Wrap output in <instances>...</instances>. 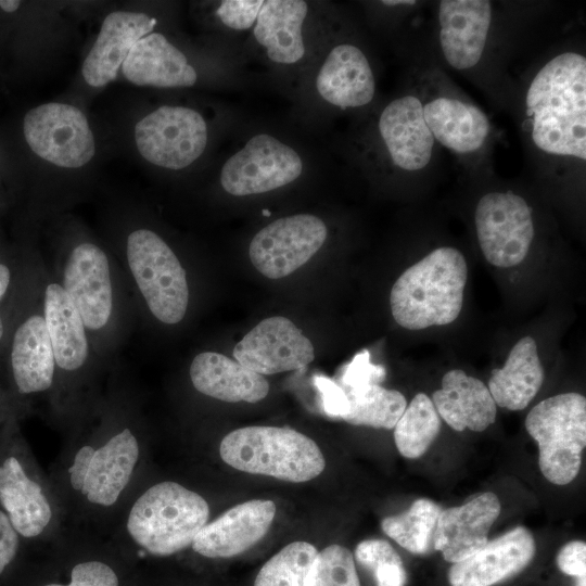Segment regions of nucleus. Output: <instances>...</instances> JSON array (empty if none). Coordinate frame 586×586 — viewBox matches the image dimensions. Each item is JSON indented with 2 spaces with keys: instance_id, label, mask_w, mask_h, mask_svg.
Returning a JSON list of instances; mask_svg holds the SVG:
<instances>
[{
  "instance_id": "1",
  "label": "nucleus",
  "mask_w": 586,
  "mask_h": 586,
  "mask_svg": "<svg viewBox=\"0 0 586 586\" xmlns=\"http://www.w3.org/2000/svg\"><path fill=\"white\" fill-rule=\"evenodd\" d=\"M531 139L542 152L586 160V58L563 52L534 76L525 95Z\"/></svg>"
},
{
  "instance_id": "2",
  "label": "nucleus",
  "mask_w": 586,
  "mask_h": 586,
  "mask_svg": "<svg viewBox=\"0 0 586 586\" xmlns=\"http://www.w3.org/2000/svg\"><path fill=\"white\" fill-rule=\"evenodd\" d=\"M468 266L455 247H438L395 281L390 294L395 321L408 330L451 323L459 316Z\"/></svg>"
},
{
  "instance_id": "3",
  "label": "nucleus",
  "mask_w": 586,
  "mask_h": 586,
  "mask_svg": "<svg viewBox=\"0 0 586 586\" xmlns=\"http://www.w3.org/2000/svg\"><path fill=\"white\" fill-rule=\"evenodd\" d=\"M219 454L222 461L235 470L293 483L310 481L326 468L316 442L285 426L237 429L222 438Z\"/></svg>"
},
{
  "instance_id": "4",
  "label": "nucleus",
  "mask_w": 586,
  "mask_h": 586,
  "mask_svg": "<svg viewBox=\"0 0 586 586\" xmlns=\"http://www.w3.org/2000/svg\"><path fill=\"white\" fill-rule=\"evenodd\" d=\"M209 518L207 501L176 482L149 487L132 505L127 531L154 556H170L190 547Z\"/></svg>"
},
{
  "instance_id": "5",
  "label": "nucleus",
  "mask_w": 586,
  "mask_h": 586,
  "mask_svg": "<svg viewBox=\"0 0 586 586\" xmlns=\"http://www.w3.org/2000/svg\"><path fill=\"white\" fill-rule=\"evenodd\" d=\"M539 449L538 464L552 484L565 485L577 475L586 446V399L564 393L538 403L525 419Z\"/></svg>"
},
{
  "instance_id": "6",
  "label": "nucleus",
  "mask_w": 586,
  "mask_h": 586,
  "mask_svg": "<svg viewBox=\"0 0 586 586\" xmlns=\"http://www.w3.org/2000/svg\"><path fill=\"white\" fill-rule=\"evenodd\" d=\"M127 259L151 313L167 324L181 321L189 302L188 282L166 242L151 230H136L127 240Z\"/></svg>"
},
{
  "instance_id": "7",
  "label": "nucleus",
  "mask_w": 586,
  "mask_h": 586,
  "mask_svg": "<svg viewBox=\"0 0 586 586\" xmlns=\"http://www.w3.org/2000/svg\"><path fill=\"white\" fill-rule=\"evenodd\" d=\"M135 140L146 161L177 170L191 165L204 152L207 126L195 110L164 105L137 123Z\"/></svg>"
},
{
  "instance_id": "8",
  "label": "nucleus",
  "mask_w": 586,
  "mask_h": 586,
  "mask_svg": "<svg viewBox=\"0 0 586 586\" xmlns=\"http://www.w3.org/2000/svg\"><path fill=\"white\" fill-rule=\"evenodd\" d=\"M476 235L486 260L496 267H513L526 257L533 238L532 208L512 191L483 195L474 214Z\"/></svg>"
},
{
  "instance_id": "9",
  "label": "nucleus",
  "mask_w": 586,
  "mask_h": 586,
  "mask_svg": "<svg viewBox=\"0 0 586 586\" xmlns=\"http://www.w3.org/2000/svg\"><path fill=\"white\" fill-rule=\"evenodd\" d=\"M23 130L33 152L59 167H81L95 153L88 119L74 105L51 102L36 106L25 115Z\"/></svg>"
},
{
  "instance_id": "10",
  "label": "nucleus",
  "mask_w": 586,
  "mask_h": 586,
  "mask_svg": "<svg viewBox=\"0 0 586 586\" xmlns=\"http://www.w3.org/2000/svg\"><path fill=\"white\" fill-rule=\"evenodd\" d=\"M302 173L303 161L294 149L268 133H259L226 161L220 183L231 195H254L284 187Z\"/></svg>"
},
{
  "instance_id": "11",
  "label": "nucleus",
  "mask_w": 586,
  "mask_h": 586,
  "mask_svg": "<svg viewBox=\"0 0 586 586\" xmlns=\"http://www.w3.org/2000/svg\"><path fill=\"white\" fill-rule=\"evenodd\" d=\"M327 235L326 224L315 215L282 217L254 235L249 247L250 259L269 279L286 277L320 250Z\"/></svg>"
},
{
  "instance_id": "12",
  "label": "nucleus",
  "mask_w": 586,
  "mask_h": 586,
  "mask_svg": "<svg viewBox=\"0 0 586 586\" xmlns=\"http://www.w3.org/2000/svg\"><path fill=\"white\" fill-rule=\"evenodd\" d=\"M233 357L262 375L298 370L315 358L311 342L288 318L262 320L234 346Z\"/></svg>"
},
{
  "instance_id": "13",
  "label": "nucleus",
  "mask_w": 586,
  "mask_h": 586,
  "mask_svg": "<svg viewBox=\"0 0 586 586\" xmlns=\"http://www.w3.org/2000/svg\"><path fill=\"white\" fill-rule=\"evenodd\" d=\"M276 512L275 502L267 499L238 504L206 523L191 547L196 553L213 559L243 553L267 534Z\"/></svg>"
},
{
  "instance_id": "14",
  "label": "nucleus",
  "mask_w": 586,
  "mask_h": 586,
  "mask_svg": "<svg viewBox=\"0 0 586 586\" xmlns=\"http://www.w3.org/2000/svg\"><path fill=\"white\" fill-rule=\"evenodd\" d=\"M493 18L486 0H443L438 4L440 44L455 69L475 66L485 50Z\"/></svg>"
},
{
  "instance_id": "15",
  "label": "nucleus",
  "mask_w": 586,
  "mask_h": 586,
  "mask_svg": "<svg viewBox=\"0 0 586 586\" xmlns=\"http://www.w3.org/2000/svg\"><path fill=\"white\" fill-rule=\"evenodd\" d=\"M63 289L79 311L85 327H104L112 313L113 296L107 257L92 243H81L69 254Z\"/></svg>"
},
{
  "instance_id": "16",
  "label": "nucleus",
  "mask_w": 586,
  "mask_h": 586,
  "mask_svg": "<svg viewBox=\"0 0 586 586\" xmlns=\"http://www.w3.org/2000/svg\"><path fill=\"white\" fill-rule=\"evenodd\" d=\"M536 544L532 533L518 526L499 536L448 572L450 586H493L523 571L533 560Z\"/></svg>"
},
{
  "instance_id": "17",
  "label": "nucleus",
  "mask_w": 586,
  "mask_h": 586,
  "mask_svg": "<svg viewBox=\"0 0 586 586\" xmlns=\"http://www.w3.org/2000/svg\"><path fill=\"white\" fill-rule=\"evenodd\" d=\"M379 131L392 163L417 171L430 163L435 140L423 116V102L413 94L391 101L379 117Z\"/></svg>"
},
{
  "instance_id": "18",
  "label": "nucleus",
  "mask_w": 586,
  "mask_h": 586,
  "mask_svg": "<svg viewBox=\"0 0 586 586\" xmlns=\"http://www.w3.org/2000/svg\"><path fill=\"white\" fill-rule=\"evenodd\" d=\"M498 497L482 493L462 506L442 510L434 532L433 548L450 563L471 557L487 543L488 531L500 514Z\"/></svg>"
},
{
  "instance_id": "19",
  "label": "nucleus",
  "mask_w": 586,
  "mask_h": 586,
  "mask_svg": "<svg viewBox=\"0 0 586 586\" xmlns=\"http://www.w3.org/2000/svg\"><path fill=\"white\" fill-rule=\"evenodd\" d=\"M155 18L144 13L116 11L103 21L94 44L82 64V76L92 87L114 80L130 49L150 34Z\"/></svg>"
},
{
  "instance_id": "20",
  "label": "nucleus",
  "mask_w": 586,
  "mask_h": 586,
  "mask_svg": "<svg viewBox=\"0 0 586 586\" xmlns=\"http://www.w3.org/2000/svg\"><path fill=\"white\" fill-rule=\"evenodd\" d=\"M316 88L324 101L341 109L369 104L375 80L366 54L351 43L332 48L317 74Z\"/></svg>"
},
{
  "instance_id": "21",
  "label": "nucleus",
  "mask_w": 586,
  "mask_h": 586,
  "mask_svg": "<svg viewBox=\"0 0 586 586\" xmlns=\"http://www.w3.org/2000/svg\"><path fill=\"white\" fill-rule=\"evenodd\" d=\"M423 116L434 140L458 154L480 151L491 130L488 117L480 107L449 94L424 102Z\"/></svg>"
},
{
  "instance_id": "22",
  "label": "nucleus",
  "mask_w": 586,
  "mask_h": 586,
  "mask_svg": "<svg viewBox=\"0 0 586 586\" xmlns=\"http://www.w3.org/2000/svg\"><path fill=\"white\" fill-rule=\"evenodd\" d=\"M122 71L138 86L191 87L198 80L186 55L160 33H150L139 39L125 59Z\"/></svg>"
},
{
  "instance_id": "23",
  "label": "nucleus",
  "mask_w": 586,
  "mask_h": 586,
  "mask_svg": "<svg viewBox=\"0 0 586 586\" xmlns=\"http://www.w3.org/2000/svg\"><path fill=\"white\" fill-rule=\"evenodd\" d=\"M138 458V441L124 429L93 450L80 493L93 505H114L128 485Z\"/></svg>"
},
{
  "instance_id": "24",
  "label": "nucleus",
  "mask_w": 586,
  "mask_h": 586,
  "mask_svg": "<svg viewBox=\"0 0 586 586\" xmlns=\"http://www.w3.org/2000/svg\"><path fill=\"white\" fill-rule=\"evenodd\" d=\"M190 378L196 391L227 403H257L269 392V383L264 375L215 352L200 353L194 357Z\"/></svg>"
},
{
  "instance_id": "25",
  "label": "nucleus",
  "mask_w": 586,
  "mask_h": 586,
  "mask_svg": "<svg viewBox=\"0 0 586 586\" xmlns=\"http://www.w3.org/2000/svg\"><path fill=\"white\" fill-rule=\"evenodd\" d=\"M432 402L438 416L456 431L469 428L482 432L496 419V404L488 387L460 369L443 377L442 388L433 393Z\"/></svg>"
},
{
  "instance_id": "26",
  "label": "nucleus",
  "mask_w": 586,
  "mask_h": 586,
  "mask_svg": "<svg viewBox=\"0 0 586 586\" xmlns=\"http://www.w3.org/2000/svg\"><path fill=\"white\" fill-rule=\"evenodd\" d=\"M307 13L308 4L302 0L263 2L253 34L270 61L295 64L303 59L305 46L302 27Z\"/></svg>"
},
{
  "instance_id": "27",
  "label": "nucleus",
  "mask_w": 586,
  "mask_h": 586,
  "mask_svg": "<svg viewBox=\"0 0 586 586\" xmlns=\"http://www.w3.org/2000/svg\"><path fill=\"white\" fill-rule=\"evenodd\" d=\"M0 502L14 530L24 537L40 535L52 518L41 486L27 476L15 457L0 466Z\"/></svg>"
},
{
  "instance_id": "28",
  "label": "nucleus",
  "mask_w": 586,
  "mask_h": 586,
  "mask_svg": "<svg viewBox=\"0 0 586 586\" xmlns=\"http://www.w3.org/2000/svg\"><path fill=\"white\" fill-rule=\"evenodd\" d=\"M544 378L536 342L524 336L512 347L504 367L493 370L487 387L496 405L522 410L536 396Z\"/></svg>"
},
{
  "instance_id": "29",
  "label": "nucleus",
  "mask_w": 586,
  "mask_h": 586,
  "mask_svg": "<svg viewBox=\"0 0 586 586\" xmlns=\"http://www.w3.org/2000/svg\"><path fill=\"white\" fill-rule=\"evenodd\" d=\"M11 362L21 393L42 392L51 386L55 359L43 317L34 315L17 328Z\"/></svg>"
},
{
  "instance_id": "30",
  "label": "nucleus",
  "mask_w": 586,
  "mask_h": 586,
  "mask_svg": "<svg viewBox=\"0 0 586 586\" xmlns=\"http://www.w3.org/2000/svg\"><path fill=\"white\" fill-rule=\"evenodd\" d=\"M43 318L56 365L64 370L80 368L88 356L85 324L60 284L52 283L46 289Z\"/></svg>"
},
{
  "instance_id": "31",
  "label": "nucleus",
  "mask_w": 586,
  "mask_h": 586,
  "mask_svg": "<svg viewBox=\"0 0 586 586\" xmlns=\"http://www.w3.org/2000/svg\"><path fill=\"white\" fill-rule=\"evenodd\" d=\"M348 411L342 418L354 425L393 429L407 407L405 396L396 390L368 384L345 390Z\"/></svg>"
},
{
  "instance_id": "32",
  "label": "nucleus",
  "mask_w": 586,
  "mask_h": 586,
  "mask_svg": "<svg viewBox=\"0 0 586 586\" xmlns=\"http://www.w3.org/2000/svg\"><path fill=\"white\" fill-rule=\"evenodd\" d=\"M441 508L421 498L405 512L384 518L382 531L400 547L413 555H428L433 548L434 532Z\"/></svg>"
},
{
  "instance_id": "33",
  "label": "nucleus",
  "mask_w": 586,
  "mask_h": 586,
  "mask_svg": "<svg viewBox=\"0 0 586 586\" xmlns=\"http://www.w3.org/2000/svg\"><path fill=\"white\" fill-rule=\"evenodd\" d=\"M394 429V441L399 454L416 459L428 450L438 435L441 417L432 399L419 393L406 407Z\"/></svg>"
},
{
  "instance_id": "34",
  "label": "nucleus",
  "mask_w": 586,
  "mask_h": 586,
  "mask_svg": "<svg viewBox=\"0 0 586 586\" xmlns=\"http://www.w3.org/2000/svg\"><path fill=\"white\" fill-rule=\"evenodd\" d=\"M317 555V548L310 543H290L265 562L254 586H304Z\"/></svg>"
},
{
  "instance_id": "35",
  "label": "nucleus",
  "mask_w": 586,
  "mask_h": 586,
  "mask_svg": "<svg viewBox=\"0 0 586 586\" xmlns=\"http://www.w3.org/2000/svg\"><path fill=\"white\" fill-rule=\"evenodd\" d=\"M354 560L370 571L377 586H406L407 572L403 560L384 539H366L355 549Z\"/></svg>"
},
{
  "instance_id": "36",
  "label": "nucleus",
  "mask_w": 586,
  "mask_h": 586,
  "mask_svg": "<svg viewBox=\"0 0 586 586\" xmlns=\"http://www.w3.org/2000/svg\"><path fill=\"white\" fill-rule=\"evenodd\" d=\"M304 586H360L351 550L330 545L318 551Z\"/></svg>"
},
{
  "instance_id": "37",
  "label": "nucleus",
  "mask_w": 586,
  "mask_h": 586,
  "mask_svg": "<svg viewBox=\"0 0 586 586\" xmlns=\"http://www.w3.org/2000/svg\"><path fill=\"white\" fill-rule=\"evenodd\" d=\"M262 0H225L217 8L216 15L224 25L234 30H247L255 25Z\"/></svg>"
},
{
  "instance_id": "38",
  "label": "nucleus",
  "mask_w": 586,
  "mask_h": 586,
  "mask_svg": "<svg viewBox=\"0 0 586 586\" xmlns=\"http://www.w3.org/2000/svg\"><path fill=\"white\" fill-rule=\"evenodd\" d=\"M385 377V369L380 365L370 361L368 351L357 354L353 360L345 367L341 382L347 388L379 384Z\"/></svg>"
},
{
  "instance_id": "39",
  "label": "nucleus",
  "mask_w": 586,
  "mask_h": 586,
  "mask_svg": "<svg viewBox=\"0 0 586 586\" xmlns=\"http://www.w3.org/2000/svg\"><path fill=\"white\" fill-rule=\"evenodd\" d=\"M44 586H118V578L106 563L86 561L73 568L69 584H48Z\"/></svg>"
},
{
  "instance_id": "40",
  "label": "nucleus",
  "mask_w": 586,
  "mask_h": 586,
  "mask_svg": "<svg viewBox=\"0 0 586 586\" xmlns=\"http://www.w3.org/2000/svg\"><path fill=\"white\" fill-rule=\"evenodd\" d=\"M315 385L321 394L322 408L328 416L343 418L349 408L344 388L331 379L315 378Z\"/></svg>"
},
{
  "instance_id": "41",
  "label": "nucleus",
  "mask_w": 586,
  "mask_h": 586,
  "mask_svg": "<svg viewBox=\"0 0 586 586\" xmlns=\"http://www.w3.org/2000/svg\"><path fill=\"white\" fill-rule=\"evenodd\" d=\"M559 570L570 576H586V544L573 540L565 544L557 556Z\"/></svg>"
},
{
  "instance_id": "42",
  "label": "nucleus",
  "mask_w": 586,
  "mask_h": 586,
  "mask_svg": "<svg viewBox=\"0 0 586 586\" xmlns=\"http://www.w3.org/2000/svg\"><path fill=\"white\" fill-rule=\"evenodd\" d=\"M18 549V535L8 515L0 511V574L12 562Z\"/></svg>"
},
{
  "instance_id": "43",
  "label": "nucleus",
  "mask_w": 586,
  "mask_h": 586,
  "mask_svg": "<svg viewBox=\"0 0 586 586\" xmlns=\"http://www.w3.org/2000/svg\"><path fill=\"white\" fill-rule=\"evenodd\" d=\"M93 450L94 448L89 445L80 447L68 468L69 482L75 491L80 492L82 487Z\"/></svg>"
},
{
  "instance_id": "44",
  "label": "nucleus",
  "mask_w": 586,
  "mask_h": 586,
  "mask_svg": "<svg viewBox=\"0 0 586 586\" xmlns=\"http://www.w3.org/2000/svg\"><path fill=\"white\" fill-rule=\"evenodd\" d=\"M10 283V270L5 265L0 264V298L4 295Z\"/></svg>"
},
{
  "instance_id": "45",
  "label": "nucleus",
  "mask_w": 586,
  "mask_h": 586,
  "mask_svg": "<svg viewBox=\"0 0 586 586\" xmlns=\"http://www.w3.org/2000/svg\"><path fill=\"white\" fill-rule=\"evenodd\" d=\"M20 4L21 2L17 0H1L0 1L1 9L9 13L16 11Z\"/></svg>"
},
{
  "instance_id": "46",
  "label": "nucleus",
  "mask_w": 586,
  "mask_h": 586,
  "mask_svg": "<svg viewBox=\"0 0 586 586\" xmlns=\"http://www.w3.org/2000/svg\"><path fill=\"white\" fill-rule=\"evenodd\" d=\"M382 3L385 5H409L415 4L416 1H382Z\"/></svg>"
},
{
  "instance_id": "47",
  "label": "nucleus",
  "mask_w": 586,
  "mask_h": 586,
  "mask_svg": "<svg viewBox=\"0 0 586 586\" xmlns=\"http://www.w3.org/2000/svg\"><path fill=\"white\" fill-rule=\"evenodd\" d=\"M575 586H586V576L577 577Z\"/></svg>"
},
{
  "instance_id": "48",
  "label": "nucleus",
  "mask_w": 586,
  "mask_h": 586,
  "mask_svg": "<svg viewBox=\"0 0 586 586\" xmlns=\"http://www.w3.org/2000/svg\"><path fill=\"white\" fill-rule=\"evenodd\" d=\"M2 334H3V323H2L1 316H0V339L2 337Z\"/></svg>"
}]
</instances>
